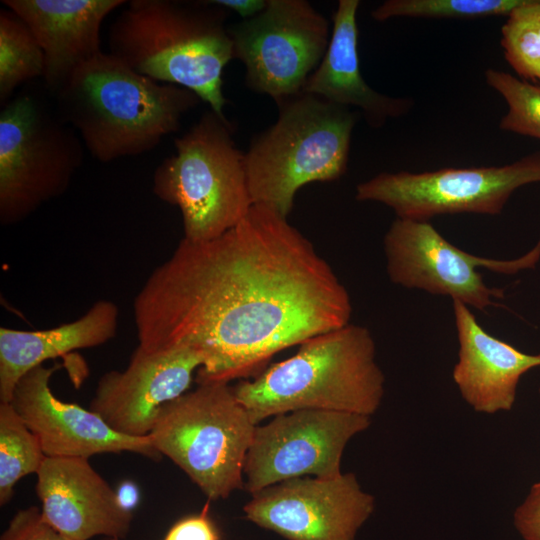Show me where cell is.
<instances>
[{
  "mask_svg": "<svg viewBox=\"0 0 540 540\" xmlns=\"http://www.w3.org/2000/svg\"><path fill=\"white\" fill-rule=\"evenodd\" d=\"M138 347H186L198 384L229 383L280 351L350 323L351 298L287 217L254 204L221 236L182 239L136 295Z\"/></svg>",
  "mask_w": 540,
  "mask_h": 540,
  "instance_id": "obj_1",
  "label": "cell"
},
{
  "mask_svg": "<svg viewBox=\"0 0 540 540\" xmlns=\"http://www.w3.org/2000/svg\"><path fill=\"white\" fill-rule=\"evenodd\" d=\"M55 96L63 120L103 163L153 150L201 101L194 92L143 76L103 52L79 66Z\"/></svg>",
  "mask_w": 540,
  "mask_h": 540,
  "instance_id": "obj_2",
  "label": "cell"
},
{
  "mask_svg": "<svg viewBox=\"0 0 540 540\" xmlns=\"http://www.w3.org/2000/svg\"><path fill=\"white\" fill-rule=\"evenodd\" d=\"M226 12L211 1H129L110 27L109 53L143 76L194 92L225 116L222 76L234 59Z\"/></svg>",
  "mask_w": 540,
  "mask_h": 540,
  "instance_id": "obj_3",
  "label": "cell"
},
{
  "mask_svg": "<svg viewBox=\"0 0 540 540\" xmlns=\"http://www.w3.org/2000/svg\"><path fill=\"white\" fill-rule=\"evenodd\" d=\"M384 386L371 332L349 323L307 339L294 355L233 389L258 425L297 410L371 417L381 405Z\"/></svg>",
  "mask_w": 540,
  "mask_h": 540,
  "instance_id": "obj_4",
  "label": "cell"
},
{
  "mask_svg": "<svg viewBox=\"0 0 540 540\" xmlns=\"http://www.w3.org/2000/svg\"><path fill=\"white\" fill-rule=\"evenodd\" d=\"M276 104L277 120L252 139L245 168L253 205L288 217L301 187L345 173L358 113L303 91Z\"/></svg>",
  "mask_w": 540,
  "mask_h": 540,
  "instance_id": "obj_5",
  "label": "cell"
},
{
  "mask_svg": "<svg viewBox=\"0 0 540 540\" xmlns=\"http://www.w3.org/2000/svg\"><path fill=\"white\" fill-rule=\"evenodd\" d=\"M174 146L175 153L154 171L153 192L180 209L183 239H215L235 227L253 206L245 153L235 144L229 120L211 109L176 138Z\"/></svg>",
  "mask_w": 540,
  "mask_h": 540,
  "instance_id": "obj_6",
  "label": "cell"
},
{
  "mask_svg": "<svg viewBox=\"0 0 540 540\" xmlns=\"http://www.w3.org/2000/svg\"><path fill=\"white\" fill-rule=\"evenodd\" d=\"M257 424L228 383L198 384L166 403L148 435L211 500L244 487V464Z\"/></svg>",
  "mask_w": 540,
  "mask_h": 540,
  "instance_id": "obj_7",
  "label": "cell"
},
{
  "mask_svg": "<svg viewBox=\"0 0 540 540\" xmlns=\"http://www.w3.org/2000/svg\"><path fill=\"white\" fill-rule=\"evenodd\" d=\"M74 132L24 94L0 112V222L14 225L60 197L82 163Z\"/></svg>",
  "mask_w": 540,
  "mask_h": 540,
  "instance_id": "obj_8",
  "label": "cell"
},
{
  "mask_svg": "<svg viewBox=\"0 0 540 540\" xmlns=\"http://www.w3.org/2000/svg\"><path fill=\"white\" fill-rule=\"evenodd\" d=\"M329 28L305 0H267L258 15L228 31L247 87L278 103L303 91L327 51Z\"/></svg>",
  "mask_w": 540,
  "mask_h": 540,
  "instance_id": "obj_9",
  "label": "cell"
},
{
  "mask_svg": "<svg viewBox=\"0 0 540 540\" xmlns=\"http://www.w3.org/2000/svg\"><path fill=\"white\" fill-rule=\"evenodd\" d=\"M540 182V151L503 166L382 172L356 187L358 201L390 207L397 218L428 221L443 214H500L523 185Z\"/></svg>",
  "mask_w": 540,
  "mask_h": 540,
  "instance_id": "obj_10",
  "label": "cell"
},
{
  "mask_svg": "<svg viewBox=\"0 0 540 540\" xmlns=\"http://www.w3.org/2000/svg\"><path fill=\"white\" fill-rule=\"evenodd\" d=\"M383 244L387 273L393 283L450 296L481 311L494 305V299L503 298L504 292L488 287L477 268L514 274L534 268L540 258V241L519 259L491 260L459 249L428 221L401 218L392 222Z\"/></svg>",
  "mask_w": 540,
  "mask_h": 540,
  "instance_id": "obj_11",
  "label": "cell"
},
{
  "mask_svg": "<svg viewBox=\"0 0 540 540\" xmlns=\"http://www.w3.org/2000/svg\"><path fill=\"white\" fill-rule=\"evenodd\" d=\"M371 424L369 416L297 410L257 425L244 464V488L254 494L299 477L340 475L343 451Z\"/></svg>",
  "mask_w": 540,
  "mask_h": 540,
  "instance_id": "obj_12",
  "label": "cell"
},
{
  "mask_svg": "<svg viewBox=\"0 0 540 540\" xmlns=\"http://www.w3.org/2000/svg\"><path fill=\"white\" fill-rule=\"evenodd\" d=\"M375 508L353 473L299 477L252 494L246 518L288 540H355Z\"/></svg>",
  "mask_w": 540,
  "mask_h": 540,
  "instance_id": "obj_13",
  "label": "cell"
},
{
  "mask_svg": "<svg viewBox=\"0 0 540 540\" xmlns=\"http://www.w3.org/2000/svg\"><path fill=\"white\" fill-rule=\"evenodd\" d=\"M202 364V356L186 347H137L123 371L102 375L89 409L122 435L148 436L161 407L187 392Z\"/></svg>",
  "mask_w": 540,
  "mask_h": 540,
  "instance_id": "obj_14",
  "label": "cell"
},
{
  "mask_svg": "<svg viewBox=\"0 0 540 540\" xmlns=\"http://www.w3.org/2000/svg\"><path fill=\"white\" fill-rule=\"evenodd\" d=\"M57 367L37 366L17 383L11 405L36 435L46 457L89 458L132 452L159 461L149 436L131 437L111 429L95 412L54 396L49 381Z\"/></svg>",
  "mask_w": 540,
  "mask_h": 540,
  "instance_id": "obj_15",
  "label": "cell"
},
{
  "mask_svg": "<svg viewBox=\"0 0 540 540\" xmlns=\"http://www.w3.org/2000/svg\"><path fill=\"white\" fill-rule=\"evenodd\" d=\"M36 475L42 516L61 534L72 540L128 534L132 512L122 508L88 458L46 457Z\"/></svg>",
  "mask_w": 540,
  "mask_h": 540,
  "instance_id": "obj_16",
  "label": "cell"
},
{
  "mask_svg": "<svg viewBox=\"0 0 540 540\" xmlns=\"http://www.w3.org/2000/svg\"><path fill=\"white\" fill-rule=\"evenodd\" d=\"M29 27L44 56L43 80L54 95L74 71L101 51L104 19L123 0H4Z\"/></svg>",
  "mask_w": 540,
  "mask_h": 540,
  "instance_id": "obj_17",
  "label": "cell"
},
{
  "mask_svg": "<svg viewBox=\"0 0 540 540\" xmlns=\"http://www.w3.org/2000/svg\"><path fill=\"white\" fill-rule=\"evenodd\" d=\"M453 312L459 352L452 377L461 397L479 413L510 411L521 377L540 367V353H524L492 336L459 300H453Z\"/></svg>",
  "mask_w": 540,
  "mask_h": 540,
  "instance_id": "obj_18",
  "label": "cell"
},
{
  "mask_svg": "<svg viewBox=\"0 0 540 540\" xmlns=\"http://www.w3.org/2000/svg\"><path fill=\"white\" fill-rule=\"evenodd\" d=\"M358 0H340L333 16L327 51L308 78L303 92L331 103L362 111L367 123L380 127L390 118L405 115L413 101L382 94L364 80L358 56Z\"/></svg>",
  "mask_w": 540,
  "mask_h": 540,
  "instance_id": "obj_19",
  "label": "cell"
},
{
  "mask_svg": "<svg viewBox=\"0 0 540 540\" xmlns=\"http://www.w3.org/2000/svg\"><path fill=\"white\" fill-rule=\"evenodd\" d=\"M119 309L95 302L77 320L45 330L0 328V403H10L18 381L43 362L71 351L102 345L117 334Z\"/></svg>",
  "mask_w": 540,
  "mask_h": 540,
  "instance_id": "obj_20",
  "label": "cell"
},
{
  "mask_svg": "<svg viewBox=\"0 0 540 540\" xmlns=\"http://www.w3.org/2000/svg\"><path fill=\"white\" fill-rule=\"evenodd\" d=\"M42 49L29 27L13 11H0V102L6 104L14 90L43 76Z\"/></svg>",
  "mask_w": 540,
  "mask_h": 540,
  "instance_id": "obj_21",
  "label": "cell"
},
{
  "mask_svg": "<svg viewBox=\"0 0 540 540\" xmlns=\"http://www.w3.org/2000/svg\"><path fill=\"white\" fill-rule=\"evenodd\" d=\"M46 455L36 435L11 403H0V505L14 495L16 483L37 473Z\"/></svg>",
  "mask_w": 540,
  "mask_h": 540,
  "instance_id": "obj_22",
  "label": "cell"
},
{
  "mask_svg": "<svg viewBox=\"0 0 540 540\" xmlns=\"http://www.w3.org/2000/svg\"><path fill=\"white\" fill-rule=\"evenodd\" d=\"M500 43L518 75L540 82V0H525L507 16Z\"/></svg>",
  "mask_w": 540,
  "mask_h": 540,
  "instance_id": "obj_23",
  "label": "cell"
},
{
  "mask_svg": "<svg viewBox=\"0 0 540 540\" xmlns=\"http://www.w3.org/2000/svg\"><path fill=\"white\" fill-rule=\"evenodd\" d=\"M525 0H387L375 8L376 21L394 17L477 18L508 16Z\"/></svg>",
  "mask_w": 540,
  "mask_h": 540,
  "instance_id": "obj_24",
  "label": "cell"
},
{
  "mask_svg": "<svg viewBox=\"0 0 540 540\" xmlns=\"http://www.w3.org/2000/svg\"><path fill=\"white\" fill-rule=\"evenodd\" d=\"M485 79L508 105V111L502 117L499 127L540 139V85L530 84L495 69H487Z\"/></svg>",
  "mask_w": 540,
  "mask_h": 540,
  "instance_id": "obj_25",
  "label": "cell"
},
{
  "mask_svg": "<svg viewBox=\"0 0 540 540\" xmlns=\"http://www.w3.org/2000/svg\"><path fill=\"white\" fill-rule=\"evenodd\" d=\"M0 540H72L54 529L35 506L19 510Z\"/></svg>",
  "mask_w": 540,
  "mask_h": 540,
  "instance_id": "obj_26",
  "label": "cell"
},
{
  "mask_svg": "<svg viewBox=\"0 0 540 540\" xmlns=\"http://www.w3.org/2000/svg\"><path fill=\"white\" fill-rule=\"evenodd\" d=\"M513 523L523 540H540V481L515 509Z\"/></svg>",
  "mask_w": 540,
  "mask_h": 540,
  "instance_id": "obj_27",
  "label": "cell"
},
{
  "mask_svg": "<svg viewBox=\"0 0 540 540\" xmlns=\"http://www.w3.org/2000/svg\"><path fill=\"white\" fill-rule=\"evenodd\" d=\"M163 540H220V538L214 523L208 517L206 506L200 514L176 522Z\"/></svg>",
  "mask_w": 540,
  "mask_h": 540,
  "instance_id": "obj_28",
  "label": "cell"
},
{
  "mask_svg": "<svg viewBox=\"0 0 540 540\" xmlns=\"http://www.w3.org/2000/svg\"><path fill=\"white\" fill-rule=\"evenodd\" d=\"M212 3L238 14L242 20L258 15L267 5V0H211Z\"/></svg>",
  "mask_w": 540,
  "mask_h": 540,
  "instance_id": "obj_29",
  "label": "cell"
},
{
  "mask_svg": "<svg viewBox=\"0 0 540 540\" xmlns=\"http://www.w3.org/2000/svg\"><path fill=\"white\" fill-rule=\"evenodd\" d=\"M117 499L125 510L132 512L140 500V491L138 486L130 480H125L115 490Z\"/></svg>",
  "mask_w": 540,
  "mask_h": 540,
  "instance_id": "obj_30",
  "label": "cell"
},
{
  "mask_svg": "<svg viewBox=\"0 0 540 540\" xmlns=\"http://www.w3.org/2000/svg\"><path fill=\"white\" fill-rule=\"evenodd\" d=\"M539 394H540V388H539Z\"/></svg>",
  "mask_w": 540,
  "mask_h": 540,
  "instance_id": "obj_31",
  "label": "cell"
}]
</instances>
